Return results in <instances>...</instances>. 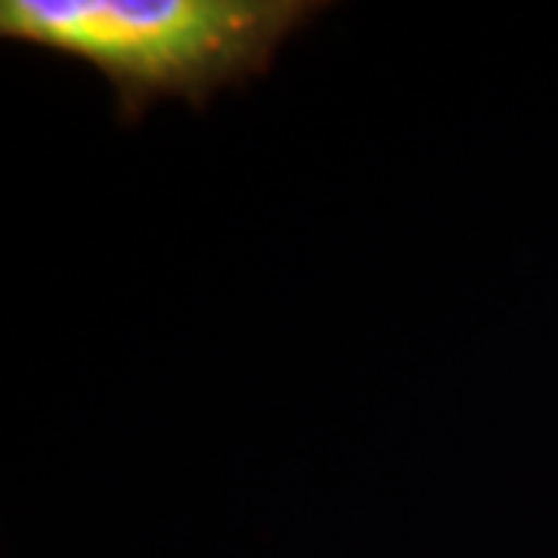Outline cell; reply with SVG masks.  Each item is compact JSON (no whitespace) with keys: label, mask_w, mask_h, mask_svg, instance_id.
Listing matches in <instances>:
<instances>
[{"label":"cell","mask_w":558,"mask_h":558,"mask_svg":"<svg viewBox=\"0 0 558 558\" xmlns=\"http://www.w3.org/2000/svg\"><path fill=\"white\" fill-rule=\"evenodd\" d=\"M319 10L314 0H3L0 35L90 62L112 84L116 112L137 121L161 97L205 109L220 87L264 75Z\"/></svg>","instance_id":"1"}]
</instances>
